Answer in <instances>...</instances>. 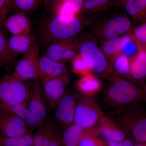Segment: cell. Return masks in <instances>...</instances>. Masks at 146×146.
<instances>
[{"label":"cell","mask_w":146,"mask_h":146,"mask_svg":"<svg viewBox=\"0 0 146 146\" xmlns=\"http://www.w3.org/2000/svg\"><path fill=\"white\" fill-rule=\"evenodd\" d=\"M145 100L142 88L128 79L116 78L105 89L102 105L106 113L125 109Z\"/></svg>","instance_id":"6da1fadb"},{"label":"cell","mask_w":146,"mask_h":146,"mask_svg":"<svg viewBox=\"0 0 146 146\" xmlns=\"http://www.w3.org/2000/svg\"><path fill=\"white\" fill-rule=\"evenodd\" d=\"M84 16L72 18L51 15L41 24L39 29L40 43L44 46L75 38L86 25Z\"/></svg>","instance_id":"7a4b0ae2"},{"label":"cell","mask_w":146,"mask_h":146,"mask_svg":"<svg viewBox=\"0 0 146 146\" xmlns=\"http://www.w3.org/2000/svg\"><path fill=\"white\" fill-rule=\"evenodd\" d=\"M29 84L14 72L0 78V111L13 105L29 101Z\"/></svg>","instance_id":"3957f363"},{"label":"cell","mask_w":146,"mask_h":146,"mask_svg":"<svg viewBox=\"0 0 146 146\" xmlns=\"http://www.w3.org/2000/svg\"><path fill=\"white\" fill-rule=\"evenodd\" d=\"M29 116L26 122L29 129H37L48 117V104L39 79L29 84Z\"/></svg>","instance_id":"277c9868"},{"label":"cell","mask_w":146,"mask_h":146,"mask_svg":"<svg viewBox=\"0 0 146 146\" xmlns=\"http://www.w3.org/2000/svg\"><path fill=\"white\" fill-rule=\"evenodd\" d=\"M77 49L89 65L91 72L97 77H107L111 74L109 60L101 48L90 40L76 41Z\"/></svg>","instance_id":"5b68a950"},{"label":"cell","mask_w":146,"mask_h":146,"mask_svg":"<svg viewBox=\"0 0 146 146\" xmlns=\"http://www.w3.org/2000/svg\"><path fill=\"white\" fill-rule=\"evenodd\" d=\"M133 25L129 17L121 13L101 21L94 28V33L102 42L129 33L133 29Z\"/></svg>","instance_id":"8992f818"},{"label":"cell","mask_w":146,"mask_h":146,"mask_svg":"<svg viewBox=\"0 0 146 146\" xmlns=\"http://www.w3.org/2000/svg\"><path fill=\"white\" fill-rule=\"evenodd\" d=\"M104 116L92 97L84 96L77 102L74 123L86 130H91L96 127Z\"/></svg>","instance_id":"52a82bcc"},{"label":"cell","mask_w":146,"mask_h":146,"mask_svg":"<svg viewBox=\"0 0 146 146\" xmlns=\"http://www.w3.org/2000/svg\"><path fill=\"white\" fill-rule=\"evenodd\" d=\"M39 48L36 43L16 63L13 72L24 80L38 79Z\"/></svg>","instance_id":"ba28073f"},{"label":"cell","mask_w":146,"mask_h":146,"mask_svg":"<svg viewBox=\"0 0 146 146\" xmlns=\"http://www.w3.org/2000/svg\"><path fill=\"white\" fill-rule=\"evenodd\" d=\"M62 133L55 121L48 118L33 135V146H61Z\"/></svg>","instance_id":"9c48e42d"},{"label":"cell","mask_w":146,"mask_h":146,"mask_svg":"<svg viewBox=\"0 0 146 146\" xmlns=\"http://www.w3.org/2000/svg\"><path fill=\"white\" fill-rule=\"evenodd\" d=\"M77 102L74 95L66 92L54 108L55 120L62 131L74 123Z\"/></svg>","instance_id":"30bf717a"},{"label":"cell","mask_w":146,"mask_h":146,"mask_svg":"<svg viewBox=\"0 0 146 146\" xmlns=\"http://www.w3.org/2000/svg\"><path fill=\"white\" fill-rule=\"evenodd\" d=\"M78 54L75 37L49 45L46 47L44 55L52 60L65 63L72 61Z\"/></svg>","instance_id":"8fae6325"},{"label":"cell","mask_w":146,"mask_h":146,"mask_svg":"<svg viewBox=\"0 0 146 146\" xmlns=\"http://www.w3.org/2000/svg\"><path fill=\"white\" fill-rule=\"evenodd\" d=\"M0 133L7 137H20L31 134L26 123L8 111H0Z\"/></svg>","instance_id":"7c38bea8"},{"label":"cell","mask_w":146,"mask_h":146,"mask_svg":"<svg viewBox=\"0 0 146 146\" xmlns=\"http://www.w3.org/2000/svg\"><path fill=\"white\" fill-rule=\"evenodd\" d=\"M51 15L65 18L80 16L83 0H45L43 2Z\"/></svg>","instance_id":"4fadbf2b"},{"label":"cell","mask_w":146,"mask_h":146,"mask_svg":"<svg viewBox=\"0 0 146 146\" xmlns=\"http://www.w3.org/2000/svg\"><path fill=\"white\" fill-rule=\"evenodd\" d=\"M70 79L68 74L42 82L45 96L49 106L54 109L56 106L66 93Z\"/></svg>","instance_id":"5bb4252c"},{"label":"cell","mask_w":146,"mask_h":146,"mask_svg":"<svg viewBox=\"0 0 146 146\" xmlns=\"http://www.w3.org/2000/svg\"><path fill=\"white\" fill-rule=\"evenodd\" d=\"M95 129L97 134L106 143L128 138V135L124 130L105 115Z\"/></svg>","instance_id":"9a60e30c"},{"label":"cell","mask_w":146,"mask_h":146,"mask_svg":"<svg viewBox=\"0 0 146 146\" xmlns=\"http://www.w3.org/2000/svg\"><path fill=\"white\" fill-rule=\"evenodd\" d=\"M38 79L42 82L50 80L67 74L65 63L58 62L43 54L39 58Z\"/></svg>","instance_id":"2e32d148"},{"label":"cell","mask_w":146,"mask_h":146,"mask_svg":"<svg viewBox=\"0 0 146 146\" xmlns=\"http://www.w3.org/2000/svg\"><path fill=\"white\" fill-rule=\"evenodd\" d=\"M2 26L12 35H16L31 32L32 23L26 13L18 12L6 18Z\"/></svg>","instance_id":"e0dca14e"},{"label":"cell","mask_w":146,"mask_h":146,"mask_svg":"<svg viewBox=\"0 0 146 146\" xmlns=\"http://www.w3.org/2000/svg\"><path fill=\"white\" fill-rule=\"evenodd\" d=\"M130 58L129 80L141 82L146 79V52L141 45L138 52Z\"/></svg>","instance_id":"ac0fdd59"},{"label":"cell","mask_w":146,"mask_h":146,"mask_svg":"<svg viewBox=\"0 0 146 146\" xmlns=\"http://www.w3.org/2000/svg\"><path fill=\"white\" fill-rule=\"evenodd\" d=\"M133 37L131 32L123 36L108 39L102 42V50L109 60L110 63L115 56L122 52L124 47L131 41Z\"/></svg>","instance_id":"d6986e66"},{"label":"cell","mask_w":146,"mask_h":146,"mask_svg":"<svg viewBox=\"0 0 146 146\" xmlns=\"http://www.w3.org/2000/svg\"><path fill=\"white\" fill-rule=\"evenodd\" d=\"M36 43L35 36L31 32L12 35L8 40L9 50L16 58L19 55L26 52Z\"/></svg>","instance_id":"ffe728a7"},{"label":"cell","mask_w":146,"mask_h":146,"mask_svg":"<svg viewBox=\"0 0 146 146\" xmlns=\"http://www.w3.org/2000/svg\"><path fill=\"white\" fill-rule=\"evenodd\" d=\"M123 5L133 24L146 23V0H126Z\"/></svg>","instance_id":"44dd1931"},{"label":"cell","mask_w":146,"mask_h":146,"mask_svg":"<svg viewBox=\"0 0 146 146\" xmlns=\"http://www.w3.org/2000/svg\"><path fill=\"white\" fill-rule=\"evenodd\" d=\"M77 87L84 96H91L102 88V84L98 77L90 72L82 76L77 83Z\"/></svg>","instance_id":"7402d4cb"},{"label":"cell","mask_w":146,"mask_h":146,"mask_svg":"<svg viewBox=\"0 0 146 146\" xmlns=\"http://www.w3.org/2000/svg\"><path fill=\"white\" fill-rule=\"evenodd\" d=\"M87 131L73 123L63 131L61 146H78Z\"/></svg>","instance_id":"603a6c76"},{"label":"cell","mask_w":146,"mask_h":146,"mask_svg":"<svg viewBox=\"0 0 146 146\" xmlns=\"http://www.w3.org/2000/svg\"><path fill=\"white\" fill-rule=\"evenodd\" d=\"M5 29L0 25V65L9 70L14 64L16 57L11 54L8 46V40Z\"/></svg>","instance_id":"cb8c5ba5"},{"label":"cell","mask_w":146,"mask_h":146,"mask_svg":"<svg viewBox=\"0 0 146 146\" xmlns=\"http://www.w3.org/2000/svg\"><path fill=\"white\" fill-rule=\"evenodd\" d=\"M115 2V0H83L80 16L100 13L106 10Z\"/></svg>","instance_id":"d4e9b609"},{"label":"cell","mask_w":146,"mask_h":146,"mask_svg":"<svg viewBox=\"0 0 146 146\" xmlns=\"http://www.w3.org/2000/svg\"><path fill=\"white\" fill-rule=\"evenodd\" d=\"M111 73L114 72L117 76L129 77L130 58L122 52L115 56L110 62Z\"/></svg>","instance_id":"484cf974"},{"label":"cell","mask_w":146,"mask_h":146,"mask_svg":"<svg viewBox=\"0 0 146 146\" xmlns=\"http://www.w3.org/2000/svg\"><path fill=\"white\" fill-rule=\"evenodd\" d=\"M0 146H33V134L11 137L0 133Z\"/></svg>","instance_id":"4316f807"},{"label":"cell","mask_w":146,"mask_h":146,"mask_svg":"<svg viewBox=\"0 0 146 146\" xmlns=\"http://www.w3.org/2000/svg\"><path fill=\"white\" fill-rule=\"evenodd\" d=\"M42 0H12V10L26 13L38 8Z\"/></svg>","instance_id":"83f0119b"},{"label":"cell","mask_w":146,"mask_h":146,"mask_svg":"<svg viewBox=\"0 0 146 146\" xmlns=\"http://www.w3.org/2000/svg\"><path fill=\"white\" fill-rule=\"evenodd\" d=\"M106 143L97 134L95 129L87 131L78 146H106Z\"/></svg>","instance_id":"f1b7e54d"},{"label":"cell","mask_w":146,"mask_h":146,"mask_svg":"<svg viewBox=\"0 0 146 146\" xmlns=\"http://www.w3.org/2000/svg\"><path fill=\"white\" fill-rule=\"evenodd\" d=\"M29 101L21 102L10 106L5 110L12 113L26 123L29 116Z\"/></svg>","instance_id":"f546056e"},{"label":"cell","mask_w":146,"mask_h":146,"mask_svg":"<svg viewBox=\"0 0 146 146\" xmlns=\"http://www.w3.org/2000/svg\"><path fill=\"white\" fill-rule=\"evenodd\" d=\"M73 72L82 76L91 72L89 65L80 54H78L72 60Z\"/></svg>","instance_id":"4dcf8cb0"},{"label":"cell","mask_w":146,"mask_h":146,"mask_svg":"<svg viewBox=\"0 0 146 146\" xmlns=\"http://www.w3.org/2000/svg\"><path fill=\"white\" fill-rule=\"evenodd\" d=\"M131 34L137 42L143 45L146 44V23L138 25L133 28Z\"/></svg>","instance_id":"1f68e13d"},{"label":"cell","mask_w":146,"mask_h":146,"mask_svg":"<svg viewBox=\"0 0 146 146\" xmlns=\"http://www.w3.org/2000/svg\"><path fill=\"white\" fill-rule=\"evenodd\" d=\"M12 10V0H0V25H2L3 22Z\"/></svg>","instance_id":"d6a6232c"},{"label":"cell","mask_w":146,"mask_h":146,"mask_svg":"<svg viewBox=\"0 0 146 146\" xmlns=\"http://www.w3.org/2000/svg\"><path fill=\"white\" fill-rule=\"evenodd\" d=\"M135 143V142L133 140L127 138L120 142L107 143L106 146H133Z\"/></svg>","instance_id":"836d02e7"},{"label":"cell","mask_w":146,"mask_h":146,"mask_svg":"<svg viewBox=\"0 0 146 146\" xmlns=\"http://www.w3.org/2000/svg\"><path fill=\"white\" fill-rule=\"evenodd\" d=\"M141 87L142 88L144 100H146V84L143 86H141Z\"/></svg>","instance_id":"e575fe53"},{"label":"cell","mask_w":146,"mask_h":146,"mask_svg":"<svg viewBox=\"0 0 146 146\" xmlns=\"http://www.w3.org/2000/svg\"><path fill=\"white\" fill-rule=\"evenodd\" d=\"M133 146H146L145 144L139 143H135Z\"/></svg>","instance_id":"d590c367"},{"label":"cell","mask_w":146,"mask_h":146,"mask_svg":"<svg viewBox=\"0 0 146 146\" xmlns=\"http://www.w3.org/2000/svg\"><path fill=\"white\" fill-rule=\"evenodd\" d=\"M126 0H115V2H119L120 3H123Z\"/></svg>","instance_id":"8d00e7d4"},{"label":"cell","mask_w":146,"mask_h":146,"mask_svg":"<svg viewBox=\"0 0 146 146\" xmlns=\"http://www.w3.org/2000/svg\"><path fill=\"white\" fill-rule=\"evenodd\" d=\"M144 47V49H145V50L146 52V44L145 45V46H143Z\"/></svg>","instance_id":"74e56055"},{"label":"cell","mask_w":146,"mask_h":146,"mask_svg":"<svg viewBox=\"0 0 146 146\" xmlns=\"http://www.w3.org/2000/svg\"><path fill=\"white\" fill-rule=\"evenodd\" d=\"M45 1V0H42V2H43V1Z\"/></svg>","instance_id":"f35d334b"},{"label":"cell","mask_w":146,"mask_h":146,"mask_svg":"<svg viewBox=\"0 0 146 146\" xmlns=\"http://www.w3.org/2000/svg\"><path fill=\"white\" fill-rule=\"evenodd\" d=\"M145 144H146V143Z\"/></svg>","instance_id":"ab89813d"}]
</instances>
